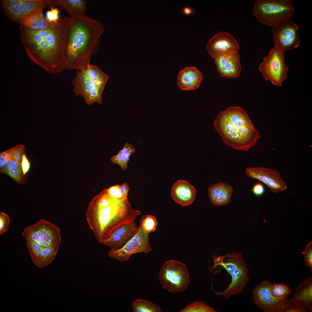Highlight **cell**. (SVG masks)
I'll return each mask as SVG.
<instances>
[{"label": "cell", "mask_w": 312, "mask_h": 312, "mask_svg": "<svg viewBox=\"0 0 312 312\" xmlns=\"http://www.w3.org/2000/svg\"><path fill=\"white\" fill-rule=\"evenodd\" d=\"M70 23V18L66 17L43 30H33L20 25L21 41L28 57L50 74L66 69Z\"/></svg>", "instance_id": "6da1fadb"}, {"label": "cell", "mask_w": 312, "mask_h": 312, "mask_svg": "<svg viewBox=\"0 0 312 312\" xmlns=\"http://www.w3.org/2000/svg\"><path fill=\"white\" fill-rule=\"evenodd\" d=\"M141 213L132 208L128 199H116L105 188L89 203L86 216L90 228L102 244L120 226L135 223L136 218Z\"/></svg>", "instance_id": "7a4b0ae2"}, {"label": "cell", "mask_w": 312, "mask_h": 312, "mask_svg": "<svg viewBox=\"0 0 312 312\" xmlns=\"http://www.w3.org/2000/svg\"><path fill=\"white\" fill-rule=\"evenodd\" d=\"M67 46L66 69L79 70L90 64L91 57L98 50L103 24L84 13L70 15Z\"/></svg>", "instance_id": "3957f363"}, {"label": "cell", "mask_w": 312, "mask_h": 312, "mask_svg": "<svg viewBox=\"0 0 312 312\" xmlns=\"http://www.w3.org/2000/svg\"><path fill=\"white\" fill-rule=\"evenodd\" d=\"M214 126L224 143L235 149L248 151L261 136L246 112L239 107H231L220 112Z\"/></svg>", "instance_id": "277c9868"}, {"label": "cell", "mask_w": 312, "mask_h": 312, "mask_svg": "<svg viewBox=\"0 0 312 312\" xmlns=\"http://www.w3.org/2000/svg\"><path fill=\"white\" fill-rule=\"evenodd\" d=\"M215 268L220 266L224 268L231 276V281L227 287L221 292H216L218 297L222 296L225 299L238 294L244 289L250 281L248 269L241 253L233 252L225 255L213 257Z\"/></svg>", "instance_id": "5b68a950"}, {"label": "cell", "mask_w": 312, "mask_h": 312, "mask_svg": "<svg viewBox=\"0 0 312 312\" xmlns=\"http://www.w3.org/2000/svg\"><path fill=\"white\" fill-rule=\"evenodd\" d=\"M294 10L290 0H257L253 8L257 20L271 27L283 20L291 18Z\"/></svg>", "instance_id": "8992f818"}, {"label": "cell", "mask_w": 312, "mask_h": 312, "mask_svg": "<svg viewBox=\"0 0 312 312\" xmlns=\"http://www.w3.org/2000/svg\"><path fill=\"white\" fill-rule=\"evenodd\" d=\"M159 277L162 287L172 293L183 292L190 283V274L186 266L175 260H170L165 262Z\"/></svg>", "instance_id": "52a82bcc"}, {"label": "cell", "mask_w": 312, "mask_h": 312, "mask_svg": "<svg viewBox=\"0 0 312 312\" xmlns=\"http://www.w3.org/2000/svg\"><path fill=\"white\" fill-rule=\"evenodd\" d=\"M22 235L25 239H30L57 253L61 241L60 229L51 222L42 219L25 227Z\"/></svg>", "instance_id": "ba28073f"}, {"label": "cell", "mask_w": 312, "mask_h": 312, "mask_svg": "<svg viewBox=\"0 0 312 312\" xmlns=\"http://www.w3.org/2000/svg\"><path fill=\"white\" fill-rule=\"evenodd\" d=\"M284 53L274 46L259 66V70L264 79L277 86H281L286 79L289 70L285 63Z\"/></svg>", "instance_id": "9c48e42d"}, {"label": "cell", "mask_w": 312, "mask_h": 312, "mask_svg": "<svg viewBox=\"0 0 312 312\" xmlns=\"http://www.w3.org/2000/svg\"><path fill=\"white\" fill-rule=\"evenodd\" d=\"M151 250L148 234L144 231L140 224L138 231L133 237L119 248L111 249L108 252V255L111 258L124 262L128 260L133 254H148Z\"/></svg>", "instance_id": "30bf717a"}, {"label": "cell", "mask_w": 312, "mask_h": 312, "mask_svg": "<svg viewBox=\"0 0 312 312\" xmlns=\"http://www.w3.org/2000/svg\"><path fill=\"white\" fill-rule=\"evenodd\" d=\"M272 27L274 46L285 52L300 45L299 27L291 18L283 20Z\"/></svg>", "instance_id": "8fae6325"}, {"label": "cell", "mask_w": 312, "mask_h": 312, "mask_svg": "<svg viewBox=\"0 0 312 312\" xmlns=\"http://www.w3.org/2000/svg\"><path fill=\"white\" fill-rule=\"evenodd\" d=\"M73 90L77 96H81L86 103L91 105L97 102L103 104L102 94L100 89L88 77L85 68L77 70L75 77L72 81Z\"/></svg>", "instance_id": "7c38bea8"}, {"label": "cell", "mask_w": 312, "mask_h": 312, "mask_svg": "<svg viewBox=\"0 0 312 312\" xmlns=\"http://www.w3.org/2000/svg\"><path fill=\"white\" fill-rule=\"evenodd\" d=\"M245 173L247 177L264 183L274 193L283 191L287 188L279 172L276 169L261 167H252L247 168Z\"/></svg>", "instance_id": "4fadbf2b"}, {"label": "cell", "mask_w": 312, "mask_h": 312, "mask_svg": "<svg viewBox=\"0 0 312 312\" xmlns=\"http://www.w3.org/2000/svg\"><path fill=\"white\" fill-rule=\"evenodd\" d=\"M206 49L209 55L214 58L223 53L238 52L239 45L233 35L220 31L209 40Z\"/></svg>", "instance_id": "5bb4252c"}, {"label": "cell", "mask_w": 312, "mask_h": 312, "mask_svg": "<svg viewBox=\"0 0 312 312\" xmlns=\"http://www.w3.org/2000/svg\"><path fill=\"white\" fill-rule=\"evenodd\" d=\"M214 59L218 71L222 77L235 78L239 76L242 68L238 52L223 53Z\"/></svg>", "instance_id": "9a60e30c"}, {"label": "cell", "mask_w": 312, "mask_h": 312, "mask_svg": "<svg viewBox=\"0 0 312 312\" xmlns=\"http://www.w3.org/2000/svg\"><path fill=\"white\" fill-rule=\"evenodd\" d=\"M272 283L268 280L262 281L252 291V297L255 304L264 311L288 299L287 297L276 298L272 295L270 289Z\"/></svg>", "instance_id": "2e32d148"}, {"label": "cell", "mask_w": 312, "mask_h": 312, "mask_svg": "<svg viewBox=\"0 0 312 312\" xmlns=\"http://www.w3.org/2000/svg\"><path fill=\"white\" fill-rule=\"evenodd\" d=\"M26 239L27 248L36 265L39 268H42L52 262L57 253L30 239Z\"/></svg>", "instance_id": "e0dca14e"}, {"label": "cell", "mask_w": 312, "mask_h": 312, "mask_svg": "<svg viewBox=\"0 0 312 312\" xmlns=\"http://www.w3.org/2000/svg\"><path fill=\"white\" fill-rule=\"evenodd\" d=\"M196 193V189L189 182L179 180L172 186L171 195L176 203L183 206L192 204L194 201Z\"/></svg>", "instance_id": "ac0fdd59"}, {"label": "cell", "mask_w": 312, "mask_h": 312, "mask_svg": "<svg viewBox=\"0 0 312 312\" xmlns=\"http://www.w3.org/2000/svg\"><path fill=\"white\" fill-rule=\"evenodd\" d=\"M138 227L135 223H129L121 225L116 229L109 237L102 244L116 249L121 247L125 242L138 231Z\"/></svg>", "instance_id": "d6986e66"}, {"label": "cell", "mask_w": 312, "mask_h": 312, "mask_svg": "<svg viewBox=\"0 0 312 312\" xmlns=\"http://www.w3.org/2000/svg\"><path fill=\"white\" fill-rule=\"evenodd\" d=\"M203 78L201 72L196 67L187 66L179 72L177 84L183 90H195L200 85Z\"/></svg>", "instance_id": "ffe728a7"}, {"label": "cell", "mask_w": 312, "mask_h": 312, "mask_svg": "<svg viewBox=\"0 0 312 312\" xmlns=\"http://www.w3.org/2000/svg\"><path fill=\"white\" fill-rule=\"evenodd\" d=\"M0 2L6 16L13 22L19 24L28 15L24 0H1Z\"/></svg>", "instance_id": "44dd1931"}, {"label": "cell", "mask_w": 312, "mask_h": 312, "mask_svg": "<svg viewBox=\"0 0 312 312\" xmlns=\"http://www.w3.org/2000/svg\"><path fill=\"white\" fill-rule=\"evenodd\" d=\"M233 187L222 182L211 185L209 188L208 196L212 204L216 206H223L231 201Z\"/></svg>", "instance_id": "7402d4cb"}, {"label": "cell", "mask_w": 312, "mask_h": 312, "mask_svg": "<svg viewBox=\"0 0 312 312\" xmlns=\"http://www.w3.org/2000/svg\"><path fill=\"white\" fill-rule=\"evenodd\" d=\"M265 312H311L312 306L288 299L265 309Z\"/></svg>", "instance_id": "603a6c76"}, {"label": "cell", "mask_w": 312, "mask_h": 312, "mask_svg": "<svg viewBox=\"0 0 312 312\" xmlns=\"http://www.w3.org/2000/svg\"><path fill=\"white\" fill-rule=\"evenodd\" d=\"M42 10H39L29 15L19 24L34 30H42L48 28L55 23L50 22L47 20L44 16Z\"/></svg>", "instance_id": "cb8c5ba5"}, {"label": "cell", "mask_w": 312, "mask_h": 312, "mask_svg": "<svg viewBox=\"0 0 312 312\" xmlns=\"http://www.w3.org/2000/svg\"><path fill=\"white\" fill-rule=\"evenodd\" d=\"M47 5H56L65 10L70 15L85 13L87 7L86 0H46Z\"/></svg>", "instance_id": "d4e9b609"}, {"label": "cell", "mask_w": 312, "mask_h": 312, "mask_svg": "<svg viewBox=\"0 0 312 312\" xmlns=\"http://www.w3.org/2000/svg\"><path fill=\"white\" fill-rule=\"evenodd\" d=\"M292 299L312 306V276L301 282L296 287Z\"/></svg>", "instance_id": "484cf974"}, {"label": "cell", "mask_w": 312, "mask_h": 312, "mask_svg": "<svg viewBox=\"0 0 312 312\" xmlns=\"http://www.w3.org/2000/svg\"><path fill=\"white\" fill-rule=\"evenodd\" d=\"M0 173L7 174L17 183L22 184L26 181V175L23 174L21 165L14 158H12L6 166L0 169Z\"/></svg>", "instance_id": "4316f807"}, {"label": "cell", "mask_w": 312, "mask_h": 312, "mask_svg": "<svg viewBox=\"0 0 312 312\" xmlns=\"http://www.w3.org/2000/svg\"><path fill=\"white\" fill-rule=\"evenodd\" d=\"M87 74L94 83L103 91L109 76L96 66L88 65L85 68Z\"/></svg>", "instance_id": "83f0119b"}, {"label": "cell", "mask_w": 312, "mask_h": 312, "mask_svg": "<svg viewBox=\"0 0 312 312\" xmlns=\"http://www.w3.org/2000/svg\"><path fill=\"white\" fill-rule=\"evenodd\" d=\"M135 151V149L133 146L127 142L123 149L119 150L116 155L111 157L110 160L113 163L118 164L122 170H125L127 168V164L130 155L134 153Z\"/></svg>", "instance_id": "f1b7e54d"}, {"label": "cell", "mask_w": 312, "mask_h": 312, "mask_svg": "<svg viewBox=\"0 0 312 312\" xmlns=\"http://www.w3.org/2000/svg\"><path fill=\"white\" fill-rule=\"evenodd\" d=\"M131 308L133 312H161V308L151 302L141 299H136L132 303Z\"/></svg>", "instance_id": "f546056e"}, {"label": "cell", "mask_w": 312, "mask_h": 312, "mask_svg": "<svg viewBox=\"0 0 312 312\" xmlns=\"http://www.w3.org/2000/svg\"><path fill=\"white\" fill-rule=\"evenodd\" d=\"M181 312H216L215 309L203 301H195L188 304L180 310Z\"/></svg>", "instance_id": "4dcf8cb0"}, {"label": "cell", "mask_w": 312, "mask_h": 312, "mask_svg": "<svg viewBox=\"0 0 312 312\" xmlns=\"http://www.w3.org/2000/svg\"><path fill=\"white\" fill-rule=\"evenodd\" d=\"M158 223L156 217L151 215H144L140 220V224L144 230L148 234L154 232L156 230Z\"/></svg>", "instance_id": "1f68e13d"}, {"label": "cell", "mask_w": 312, "mask_h": 312, "mask_svg": "<svg viewBox=\"0 0 312 312\" xmlns=\"http://www.w3.org/2000/svg\"><path fill=\"white\" fill-rule=\"evenodd\" d=\"M270 291L272 296L276 298L287 297L291 292L288 286L283 283H272Z\"/></svg>", "instance_id": "d6a6232c"}, {"label": "cell", "mask_w": 312, "mask_h": 312, "mask_svg": "<svg viewBox=\"0 0 312 312\" xmlns=\"http://www.w3.org/2000/svg\"><path fill=\"white\" fill-rule=\"evenodd\" d=\"M25 2L28 15L39 10L43 9L47 5L46 0H34L32 1Z\"/></svg>", "instance_id": "836d02e7"}, {"label": "cell", "mask_w": 312, "mask_h": 312, "mask_svg": "<svg viewBox=\"0 0 312 312\" xmlns=\"http://www.w3.org/2000/svg\"><path fill=\"white\" fill-rule=\"evenodd\" d=\"M25 148V146L24 145H20L10 149L12 158H13L15 159L21 165L22 156L23 154Z\"/></svg>", "instance_id": "e575fe53"}, {"label": "cell", "mask_w": 312, "mask_h": 312, "mask_svg": "<svg viewBox=\"0 0 312 312\" xmlns=\"http://www.w3.org/2000/svg\"><path fill=\"white\" fill-rule=\"evenodd\" d=\"M304 263L312 271V242H310L307 244L303 252Z\"/></svg>", "instance_id": "d590c367"}, {"label": "cell", "mask_w": 312, "mask_h": 312, "mask_svg": "<svg viewBox=\"0 0 312 312\" xmlns=\"http://www.w3.org/2000/svg\"><path fill=\"white\" fill-rule=\"evenodd\" d=\"M107 193L111 196L118 200H122L125 199L122 194L120 188V185H113L109 188L106 189Z\"/></svg>", "instance_id": "8d00e7d4"}, {"label": "cell", "mask_w": 312, "mask_h": 312, "mask_svg": "<svg viewBox=\"0 0 312 312\" xmlns=\"http://www.w3.org/2000/svg\"><path fill=\"white\" fill-rule=\"evenodd\" d=\"M10 222L9 216L2 212H0V235H1L7 230Z\"/></svg>", "instance_id": "74e56055"}, {"label": "cell", "mask_w": 312, "mask_h": 312, "mask_svg": "<svg viewBox=\"0 0 312 312\" xmlns=\"http://www.w3.org/2000/svg\"><path fill=\"white\" fill-rule=\"evenodd\" d=\"M46 17L47 20L50 22H56L59 19V10L57 8L51 7V10L47 12Z\"/></svg>", "instance_id": "f35d334b"}, {"label": "cell", "mask_w": 312, "mask_h": 312, "mask_svg": "<svg viewBox=\"0 0 312 312\" xmlns=\"http://www.w3.org/2000/svg\"><path fill=\"white\" fill-rule=\"evenodd\" d=\"M11 159L9 150L1 153L0 155V169L8 165Z\"/></svg>", "instance_id": "ab89813d"}, {"label": "cell", "mask_w": 312, "mask_h": 312, "mask_svg": "<svg viewBox=\"0 0 312 312\" xmlns=\"http://www.w3.org/2000/svg\"><path fill=\"white\" fill-rule=\"evenodd\" d=\"M252 191L253 194L256 196L262 195L265 192V188L263 185L260 183L255 184L253 186Z\"/></svg>", "instance_id": "60d3db41"}, {"label": "cell", "mask_w": 312, "mask_h": 312, "mask_svg": "<svg viewBox=\"0 0 312 312\" xmlns=\"http://www.w3.org/2000/svg\"><path fill=\"white\" fill-rule=\"evenodd\" d=\"M30 163L26 157L25 155L23 154L22 156L21 166L23 174L25 175L28 171L30 168Z\"/></svg>", "instance_id": "b9f144b4"}, {"label": "cell", "mask_w": 312, "mask_h": 312, "mask_svg": "<svg viewBox=\"0 0 312 312\" xmlns=\"http://www.w3.org/2000/svg\"><path fill=\"white\" fill-rule=\"evenodd\" d=\"M120 188L121 192L125 198L128 199V193L129 190V187L127 183L126 182H124L122 185H120Z\"/></svg>", "instance_id": "7bdbcfd3"}, {"label": "cell", "mask_w": 312, "mask_h": 312, "mask_svg": "<svg viewBox=\"0 0 312 312\" xmlns=\"http://www.w3.org/2000/svg\"><path fill=\"white\" fill-rule=\"evenodd\" d=\"M182 12L186 16H188L193 13L194 10L192 8L190 7L186 6L183 8Z\"/></svg>", "instance_id": "ee69618b"}]
</instances>
